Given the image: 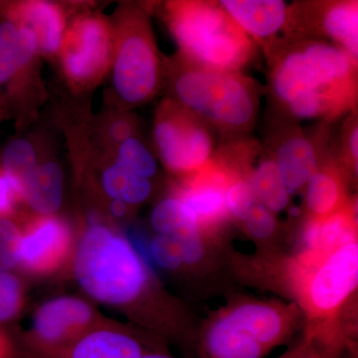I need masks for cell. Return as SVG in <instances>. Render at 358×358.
<instances>
[{
    "mask_svg": "<svg viewBox=\"0 0 358 358\" xmlns=\"http://www.w3.org/2000/svg\"><path fill=\"white\" fill-rule=\"evenodd\" d=\"M220 4L267 54L291 38V6L282 0H223Z\"/></svg>",
    "mask_w": 358,
    "mask_h": 358,
    "instance_id": "4fadbf2b",
    "label": "cell"
},
{
    "mask_svg": "<svg viewBox=\"0 0 358 358\" xmlns=\"http://www.w3.org/2000/svg\"><path fill=\"white\" fill-rule=\"evenodd\" d=\"M0 14L31 31L36 39L37 50L53 55L60 49L66 23L64 13L57 4L47 1L6 3Z\"/></svg>",
    "mask_w": 358,
    "mask_h": 358,
    "instance_id": "e0dca14e",
    "label": "cell"
},
{
    "mask_svg": "<svg viewBox=\"0 0 358 358\" xmlns=\"http://www.w3.org/2000/svg\"><path fill=\"white\" fill-rule=\"evenodd\" d=\"M21 228L10 218L0 217V271L18 267Z\"/></svg>",
    "mask_w": 358,
    "mask_h": 358,
    "instance_id": "83f0119b",
    "label": "cell"
},
{
    "mask_svg": "<svg viewBox=\"0 0 358 358\" xmlns=\"http://www.w3.org/2000/svg\"><path fill=\"white\" fill-rule=\"evenodd\" d=\"M117 164L148 179L157 171L154 157L140 141L134 138L122 143L117 152Z\"/></svg>",
    "mask_w": 358,
    "mask_h": 358,
    "instance_id": "4316f807",
    "label": "cell"
},
{
    "mask_svg": "<svg viewBox=\"0 0 358 358\" xmlns=\"http://www.w3.org/2000/svg\"><path fill=\"white\" fill-rule=\"evenodd\" d=\"M154 136L164 166L180 176L199 171L214 154L211 129L173 99L159 106Z\"/></svg>",
    "mask_w": 358,
    "mask_h": 358,
    "instance_id": "52a82bcc",
    "label": "cell"
},
{
    "mask_svg": "<svg viewBox=\"0 0 358 358\" xmlns=\"http://www.w3.org/2000/svg\"><path fill=\"white\" fill-rule=\"evenodd\" d=\"M114 32L96 15L78 18L66 30L60 58L66 78L78 88L98 83L113 63Z\"/></svg>",
    "mask_w": 358,
    "mask_h": 358,
    "instance_id": "ba28073f",
    "label": "cell"
},
{
    "mask_svg": "<svg viewBox=\"0 0 358 358\" xmlns=\"http://www.w3.org/2000/svg\"><path fill=\"white\" fill-rule=\"evenodd\" d=\"M110 211L117 217H122L126 214L127 212V204L122 201H117L114 200L110 205Z\"/></svg>",
    "mask_w": 358,
    "mask_h": 358,
    "instance_id": "8d00e7d4",
    "label": "cell"
},
{
    "mask_svg": "<svg viewBox=\"0 0 358 358\" xmlns=\"http://www.w3.org/2000/svg\"><path fill=\"white\" fill-rule=\"evenodd\" d=\"M72 249L67 223L54 215H39L21 229L18 267L28 274H52L65 265Z\"/></svg>",
    "mask_w": 358,
    "mask_h": 358,
    "instance_id": "7c38bea8",
    "label": "cell"
},
{
    "mask_svg": "<svg viewBox=\"0 0 358 358\" xmlns=\"http://www.w3.org/2000/svg\"><path fill=\"white\" fill-rule=\"evenodd\" d=\"M346 171L357 174L358 166V128L357 115L352 117L345 122L341 140V157L339 159Z\"/></svg>",
    "mask_w": 358,
    "mask_h": 358,
    "instance_id": "4dcf8cb0",
    "label": "cell"
},
{
    "mask_svg": "<svg viewBox=\"0 0 358 358\" xmlns=\"http://www.w3.org/2000/svg\"><path fill=\"white\" fill-rule=\"evenodd\" d=\"M293 38L317 35L329 39L355 60L358 59V2H313L291 6Z\"/></svg>",
    "mask_w": 358,
    "mask_h": 358,
    "instance_id": "30bf717a",
    "label": "cell"
},
{
    "mask_svg": "<svg viewBox=\"0 0 358 358\" xmlns=\"http://www.w3.org/2000/svg\"><path fill=\"white\" fill-rule=\"evenodd\" d=\"M291 355H292V348H291V350H289L288 352H285L284 355H281V357H278V358H289V357H291Z\"/></svg>",
    "mask_w": 358,
    "mask_h": 358,
    "instance_id": "f35d334b",
    "label": "cell"
},
{
    "mask_svg": "<svg viewBox=\"0 0 358 358\" xmlns=\"http://www.w3.org/2000/svg\"><path fill=\"white\" fill-rule=\"evenodd\" d=\"M268 352L291 336L296 324V310L275 301H250L222 310Z\"/></svg>",
    "mask_w": 358,
    "mask_h": 358,
    "instance_id": "5bb4252c",
    "label": "cell"
},
{
    "mask_svg": "<svg viewBox=\"0 0 358 358\" xmlns=\"http://www.w3.org/2000/svg\"><path fill=\"white\" fill-rule=\"evenodd\" d=\"M131 127L128 122L120 121L113 124L110 128V136L115 141L124 143L131 138Z\"/></svg>",
    "mask_w": 358,
    "mask_h": 358,
    "instance_id": "d590c367",
    "label": "cell"
},
{
    "mask_svg": "<svg viewBox=\"0 0 358 358\" xmlns=\"http://www.w3.org/2000/svg\"><path fill=\"white\" fill-rule=\"evenodd\" d=\"M74 273L89 296L114 307H131L152 286L150 268L134 244L96 222L90 224L77 245Z\"/></svg>",
    "mask_w": 358,
    "mask_h": 358,
    "instance_id": "3957f363",
    "label": "cell"
},
{
    "mask_svg": "<svg viewBox=\"0 0 358 358\" xmlns=\"http://www.w3.org/2000/svg\"><path fill=\"white\" fill-rule=\"evenodd\" d=\"M289 192L303 190L320 169L322 152L298 127L280 129L267 148Z\"/></svg>",
    "mask_w": 358,
    "mask_h": 358,
    "instance_id": "9a60e30c",
    "label": "cell"
},
{
    "mask_svg": "<svg viewBox=\"0 0 358 358\" xmlns=\"http://www.w3.org/2000/svg\"><path fill=\"white\" fill-rule=\"evenodd\" d=\"M289 358H322L319 350L313 345L312 341L307 338L299 343L296 348H292V355Z\"/></svg>",
    "mask_w": 358,
    "mask_h": 358,
    "instance_id": "836d02e7",
    "label": "cell"
},
{
    "mask_svg": "<svg viewBox=\"0 0 358 358\" xmlns=\"http://www.w3.org/2000/svg\"><path fill=\"white\" fill-rule=\"evenodd\" d=\"M37 166L34 148L27 141H11L2 152L0 169L17 183L22 194L28 179L31 178Z\"/></svg>",
    "mask_w": 358,
    "mask_h": 358,
    "instance_id": "d4e9b609",
    "label": "cell"
},
{
    "mask_svg": "<svg viewBox=\"0 0 358 358\" xmlns=\"http://www.w3.org/2000/svg\"><path fill=\"white\" fill-rule=\"evenodd\" d=\"M36 51V39L33 33L1 16L0 86L6 87L10 92L17 90Z\"/></svg>",
    "mask_w": 358,
    "mask_h": 358,
    "instance_id": "ffe728a7",
    "label": "cell"
},
{
    "mask_svg": "<svg viewBox=\"0 0 358 358\" xmlns=\"http://www.w3.org/2000/svg\"><path fill=\"white\" fill-rule=\"evenodd\" d=\"M207 235L201 231L190 233L178 238L182 253L183 264L195 265L203 260L206 253Z\"/></svg>",
    "mask_w": 358,
    "mask_h": 358,
    "instance_id": "d6a6232c",
    "label": "cell"
},
{
    "mask_svg": "<svg viewBox=\"0 0 358 358\" xmlns=\"http://www.w3.org/2000/svg\"><path fill=\"white\" fill-rule=\"evenodd\" d=\"M148 350L131 334L96 327L68 345L30 353L33 358H141Z\"/></svg>",
    "mask_w": 358,
    "mask_h": 358,
    "instance_id": "2e32d148",
    "label": "cell"
},
{
    "mask_svg": "<svg viewBox=\"0 0 358 358\" xmlns=\"http://www.w3.org/2000/svg\"><path fill=\"white\" fill-rule=\"evenodd\" d=\"M240 224L250 237L257 240H265L272 236L277 228L275 214L258 201L252 206Z\"/></svg>",
    "mask_w": 358,
    "mask_h": 358,
    "instance_id": "f546056e",
    "label": "cell"
},
{
    "mask_svg": "<svg viewBox=\"0 0 358 358\" xmlns=\"http://www.w3.org/2000/svg\"><path fill=\"white\" fill-rule=\"evenodd\" d=\"M317 173L306 186L308 217H326L348 203L346 171L341 160L324 154Z\"/></svg>",
    "mask_w": 358,
    "mask_h": 358,
    "instance_id": "d6986e66",
    "label": "cell"
},
{
    "mask_svg": "<svg viewBox=\"0 0 358 358\" xmlns=\"http://www.w3.org/2000/svg\"><path fill=\"white\" fill-rule=\"evenodd\" d=\"M148 255L159 267L166 270H176L183 265L180 244L173 236H155L148 245Z\"/></svg>",
    "mask_w": 358,
    "mask_h": 358,
    "instance_id": "f1b7e54d",
    "label": "cell"
},
{
    "mask_svg": "<svg viewBox=\"0 0 358 358\" xmlns=\"http://www.w3.org/2000/svg\"><path fill=\"white\" fill-rule=\"evenodd\" d=\"M141 358H174L171 355H167L164 352H159V350H150L143 355Z\"/></svg>",
    "mask_w": 358,
    "mask_h": 358,
    "instance_id": "74e56055",
    "label": "cell"
},
{
    "mask_svg": "<svg viewBox=\"0 0 358 358\" xmlns=\"http://www.w3.org/2000/svg\"><path fill=\"white\" fill-rule=\"evenodd\" d=\"M333 358H355V355H353V352H352L350 355H348V357H341V355H339L338 357Z\"/></svg>",
    "mask_w": 358,
    "mask_h": 358,
    "instance_id": "ab89813d",
    "label": "cell"
},
{
    "mask_svg": "<svg viewBox=\"0 0 358 358\" xmlns=\"http://www.w3.org/2000/svg\"><path fill=\"white\" fill-rule=\"evenodd\" d=\"M275 102L291 119H336L357 103V60L322 39H289L267 54Z\"/></svg>",
    "mask_w": 358,
    "mask_h": 358,
    "instance_id": "6da1fadb",
    "label": "cell"
},
{
    "mask_svg": "<svg viewBox=\"0 0 358 358\" xmlns=\"http://www.w3.org/2000/svg\"><path fill=\"white\" fill-rule=\"evenodd\" d=\"M357 203L350 199L341 210L326 217H308L303 230L305 249L329 251L357 241Z\"/></svg>",
    "mask_w": 358,
    "mask_h": 358,
    "instance_id": "44dd1931",
    "label": "cell"
},
{
    "mask_svg": "<svg viewBox=\"0 0 358 358\" xmlns=\"http://www.w3.org/2000/svg\"><path fill=\"white\" fill-rule=\"evenodd\" d=\"M23 202L20 186L0 169V217L10 218Z\"/></svg>",
    "mask_w": 358,
    "mask_h": 358,
    "instance_id": "1f68e13d",
    "label": "cell"
},
{
    "mask_svg": "<svg viewBox=\"0 0 358 358\" xmlns=\"http://www.w3.org/2000/svg\"><path fill=\"white\" fill-rule=\"evenodd\" d=\"M17 348L9 334L0 327V358H15Z\"/></svg>",
    "mask_w": 358,
    "mask_h": 358,
    "instance_id": "e575fe53",
    "label": "cell"
},
{
    "mask_svg": "<svg viewBox=\"0 0 358 358\" xmlns=\"http://www.w3.org/2000/svg\"><path fill=\"white\" fill-rule=\"evenodd\" d=\"M288 275L308 319L331 322L357 288L358 241L329 251L303 249L289 261Z\"/></svg>",
    "mask_w": 358,
    "mask_h": 358,
    "instance_id": "5b68a950",
    "label": "cell"
},
{
    "mask_svg": "<svg viewBox=\"0 0 358 358\" xmlns=\"http://www.w3.org/2000/svg\"><path fill=\"white\" fill-rule=\"evenodd\" d=\"M102 182L110 197L126 204L141 203L152 192V185L148 178L117 164L106 169Z\"/></svg>",
    "mask_w": 358,
    "mask_h": 358,
    "instance_id": "cb8c5ba5",
    "label": "cell"
},
{
    "mask_svg": "<svg viewBox=\"0 0 358 358\" xmlns=\"http://www.w3.org/2000/svg\"><path fill=\"white\" fill-rule=\"evenodd\" d=\"M176 101L199 117L225 141L243 138L255 124L258 84L241 72L208 69L178 59L171 72Z\"/></svg>",
    "mask_w": 358,
    "mask_h": 358,
    "instance_id": "7a4b0ae2",
    "label": "cell"
},
{
    "mask_svg": "<svg viewBox=\"0 0 358 358\" xmlns=\"http://www.w3.org/2000/svg\"><path fill=\"white\" fill-rule=\"evenodd\" d=\"M150 224L157 235L166 236L181 237L201 231L194 214L173 195L155 205Z\"/></svg>",
    "mask_w": 358,
    "mask_h": 358,
    "instance_id": "603a6c76",
    "label": "cell"
},
{
    "mask_svg": "<svg viewBox=\"0 0 358 358\" xmlns=\"http://www.w3.org/2000/svg\"><path fill=\"white\" fill-rule=\"evenodd\" d=\"M115 91L124 102H148L159 91L162 65L147 14L131 8L122 13L115 29Z\"/></svg>",
    "mask_w": 358,
    "mask_h": 358,
    "instance_id": "8992f818",
    "label": "cell"
},
{
    "mask_svg": "<svg viewBox=\"0 0 358 358\" xmlns=\"http://www.w3.org/2000/svg\"><path fill=\"white\" fill-rule=\"evenodd\" d=\"M96 313L87 301L60 296L46 301L34 313L27 338L30 352L68 345L95 329Z\"/></svg>",
    "mask_w": 358,
    "mask_h": 358,
    "instance_id": "8fae6325",
    "label": "cell"
},
{
    "mask_svg": "<svg viewBox=\"0 0 358 358\" xmlns=\"http://www.w3.org/2000/svg\"><path fill=\"white\" fill-rule=\"evenodd\" d=\"M182 178L173 190V196L194 214L202 232L211 236L231 220L226 204L229 169L214 152L203 167Z\"/></svg>",
    "mask_w": 358,
    "mask_h": 358,
    "instance_id": "9c48e42d",
    "label": "cell"
},
{
    "mask_svg": "<svg viewBox=\"0 0 358 358\" xmlns=\"http://www.w3.org/2000/svg\"><path fill=\"white\" fill-rule=\"evenodd\" d=\"M164 13L181 57L193 64L241 72L255 55V42L219 1H169Z\"/></svg>",
    "mask_w": 358,
    "mask_h": 358,
    "instance_id": "277c9868",
    "label": "cell"
},
{
    "mask_svg": "<svg viewBox=\"0 0 358 358\" xmlns=\"http://www.w3.org/2000/svg\"><path fill=\"white\" fill-rule=\"evenodd\" d=\"M26 303L24 285L13 271H0V324L13 320Z\"/></svg>",
    "mask_w": 358,
    "mask_h": 358,
    "instance_id": "484cf974",
    "label": "cell"
},
{
    "mask_svg": "<svg viewBox=\"0 0 358 358\" xmlns=\"http://www.w3.org/2000/svg\"><path fill=\"white\" fill-rule=\"evenodd\" d=\"M63 199V173L54 162L37 166L23 189V200L39 215H53Z\"/></svg>",
    "mask_w": 358,
    "mask_h": 358,
    "instance_id": "7402d4cb",
    "label": "cell"
},
{
    "mask_svg": "<svg viewBox=\"0 0 358 358\" xmlns=\"http://www.w3.org/2000/svg\"><path fill=\"white\" fill-rule=\"evenodd\" d=\"M6 6V2H0V13H1L2 9L4 8V6Z\"/></svg>",
    "mask_w": 358,
    "mask_h": 358,
    "instance_id": "60d3db41",
    "label": "cell"
},
{
    "mask_svg": "<svg viewBox=\"0 0 358 358\" xmlns=\"http://www.w3.org/2000/svg\"><path fill=\"white\" fill-rule=\"evenodd\" d=\"M268 353L222 312L204 327L200 338V358H264Z\"/></svg>",
    "mask_w": 358,
    "mask_h": 358,
    "instance_id": "ac0fdd59",
    "label": "cell"
}]
</instances>
